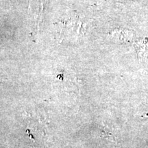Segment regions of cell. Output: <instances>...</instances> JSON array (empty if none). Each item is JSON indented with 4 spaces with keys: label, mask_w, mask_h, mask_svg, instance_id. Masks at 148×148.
I'll return each mask as SVG.
<instances>
[{
    "label": "cell",
    "mask_w": 148,
    "mask_h": 148,
    "mask_svg": "<svg viewBox=\"0 0 148 148\" xmlns=\"http://www.w3.org/2000/svg\"><path fill=\"white\" fill-rule=\"evenodd\" d=\"M134 34L132 31L127 29H118L114 31L110 35L114 41L130 42L132 39Z\"/></svg>",
    "instance_id": "6da1fadb"
},
{
    "label": "cell",
    "mask_w": 148,
    "mask_h": 148,
    "mask_svg": "<svg viewBox=\"0 0 148 148\" xmlns=\"http://www.w3.org/2000/svg\"><path fill=\"white\" fill-rule=\"evenodd\" d=\"M140 60L148 58V40H139L134 43Z\"/></svg>",
    "instance_id": "7a4b0ae2"
}]
</instances>
